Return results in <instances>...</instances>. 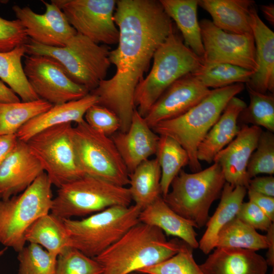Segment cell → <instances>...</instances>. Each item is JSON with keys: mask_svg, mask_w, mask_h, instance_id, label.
<instances>
[{"mask_svg": "<svg viewBox=\"0 0 274 274\" xmlns=\"http://www.w3.org/2000/svg\"><path fill=\"white\" fill-rule=\"evenodd\" d=\"M116 6L114 20L119 39L117 47L110 52L116 72L90 93L97 97L96 105L116 115L119 131L125 132L135 109V88L174 25L159 1L119 0Z\"/></svg>", "mask_w": 274, "mask_h": 274, "instance_id": "cell-1", "label": "cell"}, {"mask_svg": "<svg viewBox=\"0 0 274 274\" xmlns=\"http://www.w3.org/2000/svg\"><path fill=\"white\" fill-rule=\"evenodd\" d=\"M184 243L168 241L159 228L139 222L93 258L102 266V274H129L171 257Z\"/></svg>", "mask_w": 274, "mask_h": 274, "instance_id": "cell-2", "label": "cell"}, {"mask_svg": "<svg viewBox=\"0 0 274 274\" xmlns=\"http://www.w3.org/2000/svg\"><path fill=\"white\" fill-rule=\"evenodd\" d=\"M153 59L149 74L140 80L134 95L135 109L144 117L171 84L195 73L203 64V59L185 44L174 26L156 50Z\"/></svg>", "mask_w": 274, "mask_h": 274, "instance_id": "cell-3", "label": "cell"}, {"mask_svg": "<svg viewBox=\"0 0 274 274\" xmlns=\"http://www.w3.org/2000/svg\"><path fill=\"white\" fill-rule=\"evenodd\" d=\"M244 88V83H236L211 90L209 95L184 114L161 121L152 129L158 135L169 136L179 143L188 154L191 170L199 172L201 170L196 155L199 145L229 100Z\"/></svg>", "mask_w": 274, "mask_h": 274, "instance_id": "cell-4", "label": "cell"}, {"mask_svg": "<svg viewBox=\"0 0 274 274\" xmlns=\"http://www.w3.org/2000/svg\"><path fill=\"white\" fill-rule=\"evenodd\" d=\"M28 55L51 57L67 76L90 92L105 79L111 65L109 48L77 32L62 47L44 46L28 40L24 45Z\"/></svg>", "mask_w": 274, "mask_h": 274, "instance_id": "cell-5", "label": "cell"}, {"mask_svg": "<svg viewBox=\"0 0 274 274\" xmlns=\"http://www.w3.org/2000/svg\"><path fill=\"white\" fill-rule=\"evenodd\" d=\"M141 211L134 204L116 206L81 220H62L71 247L93 258L139 223Z\"/></svg>", "mask_w": 274, "mask_h": 274, "instance_id": "cell-6", "label": "cell"}, {"mask_svg": "<svg viewBox=\"0 0 274 274\" xmlns=\"http://www.w3.org/2000/svg\"><path fill=\"white\" fill-rule=\"evenodd\" d=\"M225 183L221 168L216 163L190 174L182 169L163 198L174 211L200 228L208 222L210 208L221 195Z\"/></svg>", "mask_w": 274, "mask_h": 274, "instance_id": "cell-7", "label": "cell"}, {"mask_svg": "<svg viewBox=\"0 0 274 274\" xmlns=\"http://www.w3.org/2000/svg\"><path fill=\"white\" fill-rule=\"evenodd\" d=\"M52 186L44 172L21 193L0 200V244L18 253L24 247L26 230L51 210Z\"/></svg>", "mask_w": 274, "mask_h": 274, "instance_id": "cell-8", "label": "cell"}, {"mask_svg": "<svg viewBox=\"0 0 274 274\" xmlns=\"http://www.w3.org/2000/svg\"><path fill=\"white\" fill-rule=\"evenodd\" d=\"M128 188L85 175L58 188L51 213L63 219L89 216L116 206H129Z\"/></svg>", "mask_w": 274, "mask_h": 274, "instance_id": "cell-9", "label": "cell"}, {"mask_svg": "<svg viewBox=\"0 0 274 274\" xmlns=\"http://www.w3.org/2000/svg\"><path fill=\"white\" fill-rule=\"evenodd\" d=\"M79 165L85 175L116 185L129 184V173L111 137L91 127L85 120L72 131Z\"/></svg>", "mask_w": 274, "mask_h": 274, "instance_id": "cell-10", "label": "cell"}, {"mask_svg": "<svg viewBox=\"0 0 274 274\" xmlns=\"http://www.w3.org/2000/svg\"><path fill=\"white\" fill-rule=\"evenodd\" d=\"M71 123L48 128L25 142L52 185L58 188L85 174L77 158Z\"/></svg>", "mask_w": 274, "mask_h": 274, "instance_id": "cell-11", "label": "cell"}, {"mask_svg": "<svg viewBox=\"0 0 274 274\" xmlns=\"http://www.w3.org/2000/svg\"><path fill=\"white\" fill-rule=\"evenodd\" d=\"M63 12L77 33L94 42L118 43L119 30L114 20L115 0H51Z\"/></svg>", "mask_w": 274, "mask_h": 274, "instance_id": "cell-12", "label": "cell"}, {"mask_svg": "<svg viewBox=\"0 0 274 274\" xmlns=\"http://www.w3.org/2000/svg\"><path fill=\"white\" fill-rule=\"evenodd\" d=\"M24 63V73L36 93L52 105L76 100L90 93L72 81L61 65L51 57L28 55Z\"/></svg>", "mask_w": 274, "mask_h": 274, "instance_id": "cell-13", "label": "cell"}, {"mask_svg": "<svg viewBox=\"0 0 274 274\" xmlns=\"http://www.w3.org/2000/svg\"><path fill=\"white\" fill-rule=\"evenodd\" d=\"M204 48L203 62L225 63L254 72L257 69L252 33L237 34L222 30L212 21L199 22Z\"/></svg>", "mask_w": 274, "mask_h": 274, "instance_id": "cell-14", "label": "cell"}, {"mask_svg": "<svg viewBox=\"0 0 274 274\" xmlns=\"http://www.w3.org/2000/svg\"><path fill=\"white\" fill-rule=\"evenodd\" d=\"M42 2L46 8L43 14L37 13L28 6L14 5L12 10L29 39L46 46L63 47L77 31L56 4Z\"/></svg>", "mask_w": 274, "mask_h": 274, "instance_id": "cell-15", "label": "cell"}, {"mask_svg": "<svg viewBox=\"0 0 274 274\" xmlns=\"http://www.w3.org/2000/svg\"><path fill=\"white\" fill-rule=\"evenodd\" d=\"M211 91L193 74L186 75L165 90L144 117L145 119L152 128L161 121L184 114Z\"/></svg>", "mask_w": 274, "mask_h": 274, "instance_id": "cell-16", "label": "cell"}, {"mask_svg": "<svg viewBox=\"0 0 274 274\" xmlns=\"http://www.w3.org/2000/svg\"><path fill=\"white\" fill-rule=\"evenodd\" d=\"M262 131L260 127L242 125L236 137L215 156L213 162L220 166L226 182L247 189L248 164Z\"/></svg>", "mask_w": 274, "mask_h": 274, "instance_id": "cell-17", "label": "cell"}, {"mask_svg": "<svg viewBox=\"0 0 274 274\" xmlns=\"http://www.w3.org/2000/svg\"><path fill=\"white\" fill-rule=\"evenodd\" d=\"M44 172L26 143L18 140L0 165L1 199H7L21 193Z\"/></svg>", "mask_w": 274, "mask_h": 274, "instance_id": "cell-18", "label": "cell"}, {"mask_svg": "<svg viewBox=\"0 0 274 274\" xmlns=\"http://www.w3.org/2000/svg\"><path fill=\"white\" fill-rule=\"evenodd\" d=\"M111 138L129 174L155 154L159 135L135 109L128 130L118 131Z\"/></svg>", "mask_w": 274, "mask_h": 274, "instance_id": "cell-19", "label": "cell"}, {"mask_svg": "<svg viewBox=\"0 0 274 274\" xmlns=\"http://www.w3.org/2000/svg\"><path fill=\"white\" fill-rule=\"evenodd\" d=\"M250 24L255 47L257 69L246 86L260 93L274 91V32L260 18L255 6L250 12Z\"/></svg>", "mask_w": 274, "mask_h": 274, "instance_id": "cell-20", "label": "cell"}, {"mask_svg": "<svg viewBox=\"0 0 274 274\" xmlns=\"http://www.w3.org/2000/svg\"><path fill=\"white\" fill-rule=\"evenodd\" d=\"M199 265L203 274H266L268 266L256 251L233 248H216Z\"/></svg>", "mask_w": 274, "mask_h": 274, "instance_id": "cell-21", "label": "cell"}, {"mask_svg": "<svg viewBox=\"0 0 274 274\" xmlns=\"http://www.w3.org/2000/svg\"><path fill=\"white\" fill-rule=\"evenodd\" d=\"M246 106L244 100L236 96L229 100L197 148L196 155L199 162H213L218 153L236 137L241 128L237 125L238 117Z\"/></svg>", "mask_w": 274, "mask_h": 274, "instance_id": "cell-22", "label": "cell"}, {"mask_svg": "<svg viewBox=\"0 0 274 274\" xmlns=\"http://www.w3.org/2000/svg\"><path fill=\"white\" fill-rule=\"evenodd\" d=\"M97 103V97L89 93L79 99L53 105L26 123L18 131L16 135L18 140L26 142L34 135L48 128L67 123H81L84 121L87 110Z\"/></svg>", "mask_w": 274, "mask_h": 274, "instance_id": "cell-23", "label": "cell"}, {"mask_svg": "<svg viewBox=\"0 0 274 274\" xmlns=\"http://www.w3.org/2000/svg\"><path fill=\"white\" fill-rule=\"evenodd\" d=\"M139 219L140 222L159 228L167 235L181 239L192 249L198 248L194 224L174 211L162 196L141 210Z\"/></svg>", "mask_w": 274, "mask_h": 274, "instance_id": "cell-24", "label": "cell"}, {"mask_svg": "<svg viewBox=\"0 0 274 274\" xmlns=\"http://www.w3.org/2000/svg\"><path fill=\"white\" fill-rule=\"evenodd\" d=\"M198 6L208 12L212 22L222 30L237 34L252 33L250 12L252 0H198Z\"/></svg>", "mask_w": 274, "mask_h": 274, "instance_id": "cell-25", "label": "cell"}, {"mask_svg": "<svg viewBox=\"0 0 274 274\" xmlns=\"http://www.w3.org/2000/svg\"><path fill=\"white\" fill-rule=\"evenodd\" d=\"M247 190L245 187H234L225 183L221 192L220 203L213 215L207 222L206 231L198 242V248L204 254H209L216 248L218 233L236 217Z\"/></svg>", "mask_w": 274, "mask_h": 274, "instance_id": "cell-26", "label": "cell"}, {"mask_svg": "<svg viewBox=\"0 0 274 274\" xmlns=\"http://www.w3.org/2000/svg\"><path fill=\"white\" fill-rule=\"evenodd\" d=\"M181 32L185 44L203 59L204 48L197 17L198 0H160Z\"/></svg>", "mask_w": 274, "mask_h": 274, "instance_id": "cell-27", "label": "cell"}, {"mask_svg": "<svg viewBox=\"0 0 274 274\" xmlns=\"http://www.w3.org/2000/svg\"><path fill=\"white\" fill-rule=\"evenodd\" d=\"M161 169L156 158L142 162L129 174L128 188L131 200L141 210L162 196Z\"/></svg>", "mask_w": 274, "mask_h": 274, "instance_id": "cell-28", "label": "cell"}, {"mask_svg": "<svg viewBox=\"0 0 274 274\" xmlns=\"http://www.w3.org/2000/svg\"><path fill=\"white\" fill-rule=\"evenodd\" d=\"M25 239L26 242L39 245L57 257L71 247L62 219L51 213L41 216L28 227Z\"/></svg>", "mask_w": 274, "mask_h": 274, "instance_id": "cell-29", "label": "cell"}, {"mask_svg": "<svg viewBox=\"0 0 274 274\" xmlns=\"http://www.w3.org/2000/svg\"><path fill=\"white\" fill-rule=\"evenodd\" d=\"M26 54L24 45L7 52H0V79L7 83L22 100L31 101L40 99L25 76L21 60Z\"/></svg>", "mask_w": 274, "mask_h": 274, "instance_id": "cell-30", "label": "cell"}, {"mask_svg": "<svg viewBox=\"0 0 274 274\" xmlns=\"http://www.w3.org/2000/svg\"><path fill=\"white\" fill-rule=\"evenodd\" d=\"M155 155L161 169L160 188L164 197L182 167L189 165V156L179 143L166 135H159Z\"/></svg>", "mask_w": 274, "mask_h": 274, "instance_id": "cell-31", "label": "cell"}, {"mask_svg": "<svg viewBox=\"0 0 274 274\" xmlns=\"http://www.w3.org/2000/svg\"><path fill=\"white\" fill-rule=\"evenodd\" d=\"M53 106L42 99L26 102L0 103V136L16 134L26 123Z\"/></svg>", "mask_w": 274, "mask_h": 274, "instance_id": "cell-32", "label": "cell"}, {"mask_svg": "<svg viewBox=\"0 0 274 274\" xmlns=\"http://www.w3.org/2000/svg\"><path fill=\"white\" fill-rule=\"evenodd\" d=\"M266 235L235 217L218 234L216 248H233L257 251L267 249Z\"/></svg>", "mask_w": 274, "mask_h": 274, "instance_id": "cell-33", "label": "cell"}, {"mask_svg": "<svg viewBox=\"0 0 274 274\" xmlns=\"http://www.w3.org/2000/svg\"><path fill=\"white\" fill-rule=\"evenodd\" d=\"M254 72L225 63H204L193 73L206 87L214 89L236 83H247Z\"/></svg>", "mask_w": 274, "mask_h": 274, "instance_id": "cell-34", "label": "cell"}, {"mask_svg": "<svg viewBox=\"0 0 274 274\" xmlns=\"http://www.w3.org/2000/svg\"><path fill=\"white\" fill-rule=\"evenodd\" d=\"M247 86L250 103L240 113L238 121L244 124L262 126L274 132V96L256 91Z\"/></svg>", "mask_w": 274, "mask_h": 274, "instance_id": "cell-35", "label": "cell"}, {"mask_svg": "<svg viewBox=\"0 0 274 274\" xmlns=\"http://www.w3.org/2000/svg\"><path fill=\"white\" fill-rule=\"evenodd\" d=\"M57 257L39 245L29 243L18 252V274H55Z\"/></svg>", "mask_w": 274, "mask_h": 274, "instance_id": "cell-36", "label": "cell"}, {"mask_svg": "<svg viewBox=\"0 0 274 274\" xmlns=\"http://www.w3.org/2000/svg\"><path fill=\"white\" fill-rule=\"evenodd\" d=\"M192 248L184 243L179 251L159 263L137 272L144 274H203L193 256Z\"/></svg>", "mask_w": 274, "mask_h": 274, "instance_id": "cell-37", "label": "cell"}, {"mask_svg": "<svg viewBox=\"0 0 274 274\" xmlns=\"http://www.w3.org/2000/svg\"><path fill=\"white\" fill-rule=\"evenodd\" d=\"M103 268L94 258L73 247H67L57 257L55 274H102Z\"/></svg>", "mask_w": 274, "mask_h": 274, "instance_id": "cell-38", "label": "cell"}, {"mask_svg": "<svg viewBox=\"0 0 274 274\" xmlns=\"http://www.w3.org/2000/svg\"><path fill=\"white\" fill-rule=\"evenodd\" d=\"M250 179L260 174L271 176L274 174V135L269 131H262L257 147L247 166Z\"/></svg>", "mask_w": 274, "mask_h": 274, "instance_id": "cell-39", "label": "cell"}, {"mask_svg": "<svg viewBox=\"0 0 274 274\" xmlns=\"http://www.w3.org/2000/svg\"><path fill=\"white\" fill-rule=\"evenodd\" d=\"M84 120L93 129L109 136L118 132L120 128L116 115L109 109L96 104L87 110Z\"/></svg>", "mask_w": 274, "mask_h": 274, "instance_id": "cell-40", "label": "cell"}, {"mask_svg": "<svg viewBox=\"0 0 274 274\" xmlns=\"http://www.w3.org/2000/svg\"><path fill=\"white\" fill-rule=\"evenodd\" d=\"M28 40L25 29L19 20H8L0 17V52H9L24 45Z\"/></svg>", "mask_w": 274, "mask_h": 274, "instance_id": "cell-41", "label": "cell"}, {"mask_svg": "<svg viewBox=\"0 0 274 274\" xmlns=\"http://www.w3.org/2000/svg\"><path fill=\"white\" fill-rule=\"evenodd\" d=\"M255 229L267 231L273 222L255 203L243 202L236 217Z\"/></svg>", "mask_w": 274, "mask_h": 274, "instance_id": "cell-42", "label": "cell"}, {"mask_svg": "<svg viewBox=\"0 0 274 274\" xmlns=\"http://www.w3.org/2000/svg\"><path fill=\"white\" fill-rule=\"evenodd\" d=\"M249 200L258 207L273 222L274 197L262 194L248 189Z\"/></svg>", "mask_w": 274, "mask_h": 274, "instance_id": "cell-43", "label": "cell"}, {"mask_svg": "<svg viewBox=\"0 0 274 274\" xmlns=\"http://www.w3.org/2000/svg\"><path fill=\"white\" fill-rule=\"evenodd\" d=\"M247 189L274 197V178L272 176L255 177L249 180Z\"/></svg>", "mask_w": 274, "mask_h": 274, "instance_id": "cell-44", "label": "cell"}, {"mask_svg": "<svg viewBox=\"0 0 274 274\" xmlns=\"http://www.w3.org/2000/svg\"><path fill=\"white\" fill-rule=\"evenodd\" d=\"M18 140L16 134L0 136V165L13 149Z\"/></svg>", "mask_w": 274, "mask_h": 274, "instance_id": "cell-45", "label": "cell"}, {"mask_svg": "<svg viewBox=\"0 0 274 274\" xmlns=\"http://www.w3.org/2000/svg\"><path fill=\"white\" fill-rule=\"evenodd\" d=\"M20 101V100L15 92L0 80V103L9 104Z\"/></svg>", "mask_w": 274, "mask_h": 274, "instance_id": "cell-46", "label": "cell"}, {"mask_svg": "<svg viewBox=\"0 0 274 274\" xmlns=\"http://www.w3.org/2000/svg\"><path fill=\"white\" fill-rule=\"evenodd\" d=\"M266 235L267 242V252L265 260L268 266L274 267V224L272 223L266 231Z\"/></svg>", "mask_w": 274, "mask_h": 274, "instance_id": "cell-47", "label": "cell"}, {"mask_svg": "<svg viewBox=\"0 0 274 274\" xmlns=\"http://www.w3.org/2000/svg\"><path fill=\"white\" fill-rule=\"evenodd\" d=\"M261 10L262 12L265 19L273 25L274 23V6L270 4L268 5L261 6Z\"/></svg>", "mask_w": 274, "mask_h": 274, "instance_id": "cell-48", "label": "cell"}, {"mask_svg": "<svg viewBox=\"0 0 274 274\" xmlns=\"http://www.w3.org/2000/svg\"><path fill=\"white\" fill-rule=\"evenodd\" d=\"M8 248L5 247L4 249L0 250V257L2 256L5 252L7 251Z\"/></svg>", "mask_w": 274, "mask_h": 274, "instance_id": "cell-49", "label": "cell"}, {"mask_svg": "<svg viewBox=\"0 0 274 274\" xmlns=\"http://www.w3.org/2000/svg\"><path fill=\"white\" fill-rule=\"evenodd\" d=\"M129 274H135V272H132V273H130Z\"/></svg>", "mask_w": 274, "mask_h": 274, "instance_id": "cell-50", "label": "cell"}, {"mask_svg": "<svg viewBox=\"0 0 274 274\" xmlns=\"http://www.w3.org/2000/svg\"><path fill=\"white\" fill-rule=\"evenodd\" d=\"M272 274H274V270L273 269V270H272Z\"/></svg>", "mask_w": 274, "mask_h": 274, "instance_id": "cell-51", "label": "cell"}, {"mask_svg": "<svg viewBox=\"0 0 274 274\" xmlns=\"http://www.w3.org/2000/svg\"><path fill=\"white\" fill-rule=\"evenodd\" d=\"M0 200H1V197H0Z\"/></svg>", "mask_w": 274, "mask_h": 274, "instance_id": "cell-52", "label": "cell"}]
</instances>
